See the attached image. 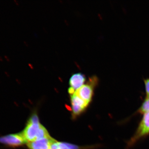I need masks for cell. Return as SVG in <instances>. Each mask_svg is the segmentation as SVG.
Masks as SVG:
<instances>
[{
    "label": "cell",
    "instance_id": "obj_13",
    "mask_svg": "<svg viewBox=\"0 0 149 149\" xmlns=\"http://www.w3.org/2000/svg\"><path fill=\"white\" fill-rule=\"evenodd\" d=\"M4 73L6 74V76H7V77H9L10 76V74H9L8 72L7 71H5Z\"/></svg>",
    "mask_w": 149,
    "mask_h": 149
},
{
    "label": "cell",
    "instance_id": "obj_4",
    "mask_svg": "<svg viewBox=\"0 0 149 149\" xmlns=\"http://www.w3.org/2000/svg\"><path fill=\"white\" fill-rule=\"evenodd\" d=\"M27 143L22 133L11 134L0 137V143L11 147L20 146Z\"/></svg>",
    "mask_w": 149,
    "mask_h": 149
},
{
    "label": "cell",
    "instance_id": "obj_6",
    "mask_svg": "<svg viewBox=\"0 0 149 149\" xmlns=\"http://www.w3.org/2000/svg\"><path fill=\"white\" fill-rule=\"evenodd\" d=\"M70 101L72 112L74 116H77L82 113L86 109L89 104L80 98L75 93L70 95Z\"/></svg>",
    "mask_w": 149,
    "mask_h": 149
},
{
    "label": "cell",
    "instance_id": "obj_3",
    "mask_svg": "<svg viewBox=\"0 0 149 149\" xmlns=\"http://www.w3.org/2000/svg\"><path fill=\"white\" fill-rule=\"evenodd\" d=\"M149 134V112L144 114L136 133L128 142V146H132L141 138Z\"/></svg>",
    "mask_w": 149,
    "mask_h": 149
},
{
    "label": "cell",
    "instance_id": "obj_10",
    "mask_svg": "<svg viewBox=\"0 0 149 149\" xmlns=\"http://www.w3.org/2000/svg\"><path fill=\"white\" fill-rule=\"evenodd\" d=\"M49 149H59L58 142L54 139H53L51 142Z\"/></svg>",
    "mask_w": 149,
    "mask_h": 149
},
{
    "label": "cell",
    "instance_id": "obj_8",
    "mask_svg": "<svg viewBox=\"0 0 149 149\" xmlns=\"http://www.w3.org/2000/svg\"><path fill=\"white\" fill-rule=\"evenodd\" d=\"M149 112V95L147 96L143 103L139 109V112L141 113H146Z\"/></svg>",
    "mask_w": 149,
    "mask_h": 149
},
{
    "label": "cell",
    "instance_id": "obj_2",
    "mask_svg": "<svg viewBox=\"0 0 149 149\" xmlns=\"http://www.w3.org/2000/svg\"><path fill=\"white\" fill-rule=\"evenodd\" d=\"M97 83V77L93 76L89 79L88 83L84 84L74 93L80 98L89 104L93 99L94 89Z\"/></svg>",
    "mask_w": 149,
    "mask_h": 149
},
{
    "label": "cell",
    "instance_id": "obj_7",
    "mask_svg": "<svg viewBox=\"0 0 149 149\" xmlns=\"http://www.w3.org/2000/svg\"><path fill=\"white\" fill-rule=\"evenodd\" d=\"M53 139L50 136L38 139L27 143V146L29 149H49Z\"/></svg>",
    "mask_w": 149,
    "mask_h": 149
},
{
    "label": "cell",
    "instance_id": "obj_1",
    "mask_svg": "<svg viewBox=\"0 0 149 149\" xmlns=\"http://www.w3.org/2000/svg\"><path fill=\"white\" fill-rule=\"evenodd\" d=\"M21 133L27 143L50 136L47 129L40 123L36 114L31 116Z\"/></svg>",
    "mask_w": 149,
    "mask_h": 149
},
{
    "label": "cell",
    "instance_id": "obj_5",
    "mask_svg": "<svg viewBox=\"0 0 149 149\" xmlns=\"http://www.w3.org/2000/svg\"><path fill=\"white\" fill-rule=\"evenodd\" d=\"M86 80L85 75L81 72L72 74L70 78V88H68V93L70 95L74 94L77 90L84 85Z\"/></svg>",
    "mask_w": 149,
    "mask_h": 149
},
{
    "label": "cell",
    "instance_id": "obj_12",
    "mask_svg": "<svg viewBox=\"0 0 149 149\" xmlns=\"http://www.w3.org/2000/svg\"><path fill=\"white\" fill-rule=\"evenodd\" d=\"M4 58H5V59L8 62L10 61V59L9 58L8 56L4 55Z\"/></svg>",
    "mask_w": 149,
    "mask_h": 149
},
{
    "label": "cell",
    "instance_id": "obj_9",
    "mask_svg": "<svg viewBox=\"0 0 149 149\" xmlns=\"http://www.w3.org/2000/svg\"><path fill=\"white\" fill-rule=\"evenodd\" d=\"M59 149H80V147L68 143L58 142Z\"/></svg>",
    "mask_w": 149,
    "mask_h": 149
},
{
    "label": "cell",
    "instance_id": "obj_11",
    "mask_svg": "<svg viewBox=\"0 0 149 149\" xmlns=\"http://www.w3.org/2000/svg\"><path fill=\"white\" fill-rule=\"evenodd\" d=\"M145 87H146V93L147 96L149 95V79H146L144 80Z\"/></svg>",
    "mask_w": 149,
    "mask_h": 149
},
{
    "label": "cell",
    "instance_id": "obj_14",
    "mask_svg": "<svg viewBox=\"0 0 149 149\" xmlns=\"http://www.w3.org/2000/svg\"><path fill=\"white\" fill-rule=\"evenodd\" d=\"M3 59L2 58V57L1 56H0V61L2 62L3 61Z\"/></svg>",
    "mask_w": 149,
    "mask_h": 149
}]
</instances>
